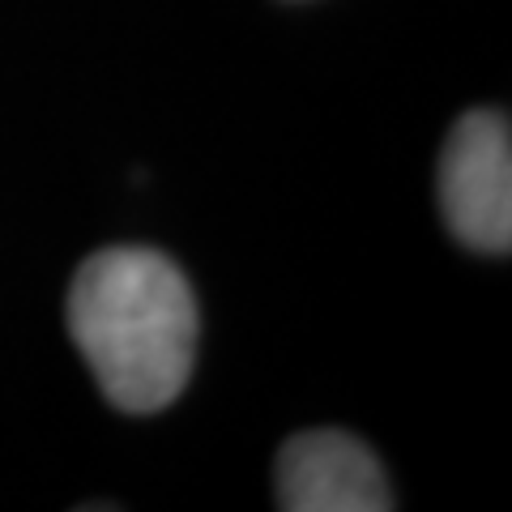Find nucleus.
Here are the masks:
<instances>
[{
  "instance_id": "obj_1",
  "label": "nucleus",
  "mask_w": 512,
  "mask_h": 512,
  "mask_svg": "<svg viewBox=\"0 0 512 512\" xmlns=\"http://www.w3.org/2000/svg\"><path fill=\"white\" fill-rule=\"evenodd\" d=\"M69 333L111 406L158 414L192 376L197 295L167 252L99 248L73 274Z\"/></svg>"
},
{
  "instance_id": "obj_2",
  "label": "nucleus",
  "mask_w": 512,
  "mask_h": 512,
  "mask_svg": "<svg viewBox=\"0 0 512 512\" xmlns=\"http://www.w3.org/2000/svg\"><path fill=\"white\" fill-rule=\"evenodd\" d=\"M440 210L461 244L512 248V128L504 111H466L440 150Z\"/></svg>"
},
{
  "instance_id": "obj_3",
  "label": "nucleus",
  "mask_w": 512,
  "mask_h": 512,
  "mask_svg": "<svg viewBox=\"0 0 512 512\" xmlns=\"http://www.w3.org/2000/svg\"><path fill=\"white\" fill-rule=\"evenodd\" d=\"M397 495L380 457L338 427L299 431L278 453V508L286 512H389Z\"/></svg>"
}]
</instances>
